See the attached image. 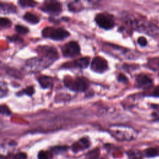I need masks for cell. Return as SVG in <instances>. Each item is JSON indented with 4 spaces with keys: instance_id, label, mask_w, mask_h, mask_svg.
Returning a JSON list of instances; mask_svg holds the SVG:
<instances>
[{
    "instance_id": "6da1fadb",
    "label": "cell",
    "mask_w": 159,
    "mask_h": 159,
    "mask_svg": "<svg viewBox=\"0 0 159 159\" xmlns=\"http://www.w3.org/2000/svg\"><path fill=\"white\" fill-rule=\"evenodd\" d=\"M109 132L113 137L119 141H130L135 139L137 135V132L134 129L121 125L111 126Z\"/></svg>"
},
{
    "instance_id": "7a4b0ae2",
    "label": "cell",
    "mask_w": 159,
    "mask_h": 159,
    "mask_svg": "<svg viewBox=\"0 0 159 159\" xmlns=\"http://www.w3.org/2000/svg\"><path fill=\"white\" fill-rule=\"evenodd\" d=\"M128 22L134 29L149 35H156L159 31V29L156 25L147 21H139L135 19L129 18Z\"/></svg>"
},
{
    "instance_id": "3957f363",
    "label": "cell",
    "mask_w": 159,
    "mask_h": 159,
    "mask_svg": "<svg viewBox=\"0 0 159 159\" xmlns=\"http://www.w3.org/2000/svg\"><path fill=\"white\" fill-rule=\"evenodd\" d=\"M42 36L53 40H62L70 35V33L62 28L45 27L42 31Z\"/></svg>"
},
{
    "instance_id": "277c9868",
    "label": "cell",
    "mask_w": 159,
    "mask_h": 159,
    "mask_svg": "<svg viewBox=\"0 0 159 159\" xmlns=\"http://www.w3.org/2000/svg\"><path fill=\"white\" fill-rule=\"evenodd\" d=\"M63 81L65 86L73 91L83 92L88 87V81L81 77H78L75 79H64Z\"/></svg>"
},
{
    "instance_id": "5b68a950",
    "label": "cell",
    "mask_w": 159,
    "mask_h": 159,
    "mask_svg": "<svg viewBox=\"0 0 159 159\" xmlns=\"http://www.w3.org/2000/svg\"><path fill=\"white\" fill-rule=\"evenodd\" d=\"M94 20L98 26L104 30H109L112 29L115 24L113 16L107 13L97 14L95 16Z\"/></svg>"
},
{
    "instance_id": "8992f818",
    "label": "cell",
    "mask_w": 159,
    "mask_h": 159,
    "mask_svg": "<svg viewBox=\"0 0 159 159\" xmlns=\"http://www.w3.org/2000/svg\"><path fill=\"white\" fill-rule=\"evenodd\" d=\"M37 52L40 58L44 59L49 63H52L58 58V53L55 48L51 46H39Z\"/></svg>"
},
{
    "instance_id": "52a82bcc",
    "label": "cell",
    "mask_w": 159,
    "mask_h": 159,
    "mask_svg": "<svg viewBox=\"0 0 159 159\" xmlns=\"http://www.w3.org/2000/svg\"><path fill=\"white\" fill-rule=\"evenodd\" d=\"M50 63L45 60L44 59L38 57V58H33L29 59L25 63L26 67L29 70V71H32L34 72L39 71L43 68H45L47 67Z\"/></svg>"
},
{
    "instance_id": "ba28073f",
    "label": "cell",
    "mask_w": 159,
    "mask_h": 159,
    "mask_svg": "<svg viewBox=\"0 0 159 159\" xmlns=\"http://www.w3.org/2000/svg\"><path fill=\"white\" fill-rule=\"evenodd\" d=\"M61 52L65 57H75L80 53V47L75 41H70L64 44L61 48Z\"/></svg>"
},
{
    "instance_id": "9c48e42d",
    "label": "cell",
    "mask_w": 159,
    "mask_h": 159,
    "mask_svg": "<svg viewBox=\"0 0 159 159\" xmlns=\"http://www.w3.org/2000/svg\"><path fill=\"white\" fill-rule=\"evenodd\" d=\"M91 69L96 73H102L106 71L108 68L107 62L106 59L101 57H95L93 58L90 65Z\"/></svg>"
},
{
    "instance_id": "30bf717a",
    "label": "cell",
    "mask_w": 159,
    "mask_h": 159,
    "mask_svg": "<svg viewBox=\"0 0 159 159\" xmlns=\"http://www.w3.org/2000/svg\"><path fill=\"white\" fill-rule=\"evenodd\" d=\"M41 9L46 12L58 14L62 10V6L61 2L57 1H47L43 2Z\"/></svg>"
},
{
    "instance_id": "8fae6325",
    "label": "cell",
    "mask_w": 159,
    "mask_h": 159,
    "mask_svg": "<svg viewBox=\"0 0 159 159\" xmlns=\"http://www.w3.org/2000/svg\"><path fill=\"white\" fill-rule=\"evenodd\" d=\"M136 84L139 88H147L152 84V79L145 75L140 74L137 76L135 79Z\"/></svg>"
},
{
    "instance_id": "7c38bea8",
    "label": "cell",
    "mask_w": 159,
    "mask_h": 159,
    "mask_svg": "<svg viewBox=\"0 0 159 159\" xmlns=\"http://www.w3.org/2000/svg\"><path fill=\"white\" fill-rule=\"evenodd\" d=\"M89 145L90 142L89 140L86 137H83L80 139L78 142L74 143L71 146V149L73 151V152L76 153L79 151L88 148L89 147Z\"/></svg>"
},
{
    "instance_id": "4fadbf2b",
    "label": "cell",
    "mask_w": 159,
    "mask_h": 159,
    "mask_svg": "<svg viewBox=\"0 0 159 159\" xmlns=\"http://www.w3.org/2000/svg\"><path fill=\"white\" fill-rule=\"evenodd\" d=\"M89 64V58L88 57H82L75 60L70 63V66L75 68H86Z\"/></svg>"
},
{
    "instance_id": "5bb4252c",
    "label": "cell",
    "mask_w": 159,
    "mask_h": 159,
    "mask_svg": "<svg viewBox=\"0 0 159 159\" xmlns=\"http://www.w3.org/2000/svg\"><path fill=\"white\" fill-rule=\"evenodd\" d=\"M38 82L39 83L40 86L43 89L50 88L53 85V79L48 76L42 75L38 78Z\"/></svg>"
},
{
    "instance_id": "9a60e30c",
    "label": "cell",
    "mask_w": 159,
    "mask_h": 159,
    "mask_svg": "<svg viewBox=\"0 0 159 159\" xmlns=\"http://www.w3.org/2000/svg\"><path fill=\"white\" fill-rule=\"evenodd\" d=\"M0 9L4 13H14L16 12V7L12 4L1 2Z\"/></svg>"
},
{
    "instance_id": "2e32d148",
    "label": "cell",
    "mask_w": 159,
    "mask_h": 159,
    "mask_svg": "<svg viewBox=\"0 0 159 159\" xmlns=\"http://www.w3.org/2000/svg\"><path fill=\"white\" fill-rule=\"evenodd\" d=\"M23 18L27 22L32 24H36L39 23V20H40L39 18L37 16H36L35 14H34L32 12H27L26 13H25L23 16Z\"/></svg>"
},
{
    "instance_id": "e0dca14e",
    "label": "cell",
    "mask_w": 159,
    "mask_h": 159,
    "mask_svg": "<svg viewBox=\"0 0 159 159\" xmlns=\"http://www.w3.org/2000/svg\"><path fill=\"white\" fill-rule=\"evenodd\" d=\"M127 157L129 159H142L143 155L141 151L138 149H131L127 152Z\"/></svg>"
},
{
    "instance_id": "ac0fdd59",
    "label": "cell",
    "mask_w": 159,
    "mask_h": 159,
    "mask_svg": "<svg viewBox=\"0 0 159 159\" xmlns=\"http://www.w3.org/2000/svg\"><path fill=\"white\" fill-rule=\"evenodd\" d=\"M145 155L147 157H154L159 156V147H150L144 152Z\"/></svg>"
},
{
    "instance_id": "d6986e66",
    "label": "cell",
    "mask_w": 159,
    "mask_h": 159,
    "mask_svg": "<svg viewBox=\"0 0 159 159\" xmlns=\"http://www.w3.org/2000/svg\"><path fill=\"white\" fill-rule=\"evenodd\" d=\"M34 93V88L33 86H29L23 89L21 91H19L16 93L17 96H22L25 94L27 96H32Z\"/></svg>"
},
{
    "instance_id": "ffe728a7",
    "label": "cell",
    "mask_w": 159,
    "mask_h": 159,
    "mask_svg": "<svg viewBox=\"0 0 159 159\" xmlns=\"http://www.w3.org/2000/svg\"><path fill=\"white\" fill-rule=\"evenodd\" d=\"M79 3H80V2L78 1L69 2L67 5L69 11H71L73 12H77V11H80L81 8H80V5L78 4Z\"/></svg>"
},
{
    "instance_id": "44dd1931",
    "label": "cell",
    "mask_w": 159,
    "mask_h": 159,
    "mask_svg": "<svg viewBox=\"0 0 159 159\" xmlns=\"http://www.w3.org/2000/svg\"><path fill=\"white\" fill-rule=\"evenodd\" d=\"M52 158V152L40 151L38 153V159H51Z\"/></svg>"
},
{
    "instance_id": "7402d4cb",
    "label": "cell",
    "mask_w": 159,
    "mask_h": 159,
    "mask_svg": "<svg viewBox=\"0 0 159 159\" xmlns=\"http://www.w3.org/2000/svg\"><path fill=\"white\" fill-rule=\"evenodd\" d=\"M18 4L22 7H34L37 2L30 0H20L18 1Z\"/></svg>"
},
{
    "instance_id": "603a6c76",
    "label": "cell",
    "mask_w": 159,
    "mask_h": 159,
    "mask_svg": "<svg viewBox=\"0 0 159 159\" xmlns=\"http://www.w3.org/2000/svg\"><path fill=\"white\" fill-rule=\"evenodd\" d=\"M15 30L19 35H25L29 32V29L27 27L19 24L15 26Z\"/></svg>"
},
{
    "instance_id": "cb8c5ba5",
    "label": "cell",
    "mask_w": 159,
    "mask_h": 159,
    "mask_svg": "<svg viewBox=\"0 0 159 159\" xmlns=\"http://www.w3.org/2000/svg\"><path fill=\"white\" fill-rule=\"evenodd\" d=\"M68 148L67 146H55L52 148H51V152L53 153L58 154L61 152H65Z\"/></svg>"
},
{
    "instance_id": "d4e9b609",
    "label": "cell",
    "mask_w": 159,
    "mask_h": 159,
    "mask_svg": "<svg viewBox=\"0 0 159 159\" xmlns=\"http://www.w3.org/2000/svg\"><path fill=\"white\" fill-rule=\"evenodd\" d=\"M99 151L98 148L91 150L87 154V157L88 159H96L99 157Z\"/></svg>"
},
{
    "instance_id": "484cf974",
    "label": "cell",
    "mask_w": 159,
    "mask_h": 159,
    "mask_svg": "<svg viewBox=\"0 0 159 159\" xmlns=\"http://www.w3.org/2000/svg\"><path fill=\"white\" fill-rule=\"evenodd\" d=\"M11 21L7 18L1 17L0 19V26L1 27H8L11 25Z\"/></svg>"
},
{
    "instance_id": "4316f807",
    "label": "cell",
    "mask_w": 159,
    "mask_h": 159,
    "mask_svg": "<svg viewBox=\"0 0 159 159\" xmlns=\"http://www.w3.org/2000/svg\"><path fill=\"white\" fill-rule=\"evenodd\" d=\"M0 112L2 115L10 116L11 114V112L9 110V107L6 104H1L0 106Z\"/></svg>"
},
{
    "instance_id": "83f0119b",
    "label": "cell",
    "mask_w": 159,
    "mask_h": 159,
    "mask_svg": "<svg viewBox=\"0 0 159 159\" xmlns=\"http://www.w3.org/2000/svg\"><path fill=\"white\" fill-rule=\"evenodd\" d=\"M117 80L119 82L122 83H127L128 82V78L126 77L125 75H124L122 73H119L117 75Z\"/></svg>"
},
{
    "instance_id": "f1b7e54d",
    "label": "cell",
    "mask_w": 159,
    "mask_h": 159,
    "mask_svg": "<svg viewBox=\"0 0 159 159\" xmlns=\"http://www.w3.org/2000/svg\"><path fill=\"white\" fill-rule=\"evenodd\" d=\"M137 43L142 47H145L147 44V40L144 37H140L137 40Z\"/></svg>"
},
{
    "instance_id": "f546056e",
    "label": "cell",
    "mask_w": 159,
    "mask_h": 159,
    "mask_svg": "<svg viewBox=\"0 0 159 159\" xmlns=\"http://www.w3.org/2000/svg\"><path fill=\"white\" fill-rule=\"evenodd\" d=\"M13 159H27V155L24 152H19L13 157Z\"/></svg>"
},
{
    "instance_id": "4dcf8cb0",
    "label": "cell",
    "mask_w": 159,
    "mask_h": 159,
    "mask_svg": "<svg viewBox=\"0 0 159 159\" xmlns=\"http://www.w3.org/2000/svg\"><path fill=\"white\" fill-rule=\"evenodd\" d=\"M7 39L11 42H17V41L20 42V41H22V40L19 35H16L7 37Z\"/></svg>"
},
{
    "instance_id": "1f68e13d",
    "label": "cell",
    "mask_w": 159,
    "mask_h": 159,
    "mask_svg": "<svg viewBox=\"0 0 159 159\" xmlns=\"http://www.w3.org/2000/svg\"><path fill=\"white\" fill-rule=\"evenodd\" d=\"M152 116L153 119H154V120L158 121L159 120V111L156 110L154 112H153L152 113Z\"/></svg>"
},
{
    "instance_id": "d6a6232c",
    "label": "cell",
    "mask_w": 159,
    "mask_h": 159,
    "mask_svg": "<svg viewBox=\"0 0 159 159\" xmlns=\"http://www.w3.org/2000/svg\"><path fill=\"white\" fill-rule=\"evenodd\" d=\"M3 91H4V93H5V95H6L7 92V88H6V84H3V83L2 82L1 83V96L2 95V94L4 93Z\"/></svg>"
},
{
    "instance_id": "836d02e7",
    "label": "cell",
    "mask_w": 159,
    "mask_h": 159,
    "mask_svg": "<svg viewBox=\"0 0 159 159\" xmlns=\"http://www.w3.org/2000/svg\"><path fill=\"white\" fill-rule=\"evenodd\" d=\"M152 96L155 97H159V86H157L155 88V89L153 90Z\"/></svg>"
},
{
    "instance_id": "e575fe53",
    "label": "cell",
    "mask_w": 159,
    "mask_h": 159,
    "mask_svg": "<svg viewBox=\"0 0 159 159\" xmlns=\"http://www.w3.org/2000/svg\"><path fill=\"white\" fill-rule=\"evenodd\" d=\"M96 159H104V158H99H99H96Z\"/></svg>"
},
{
    "instance_id": "d590c367",
    "label": "cell",
    "mask_w": 159,
    "mask_h": 159,
    "mask_svg": "<svg viewBox=\"0 0 159 159\" xmlns=\"http://www.w3.org/2000/svg\"><path fill=\"white\" fill-rule=\"evenodd\" d=\"M158 67H159V62H158Z\"/></svg>"
}]
</instances>
